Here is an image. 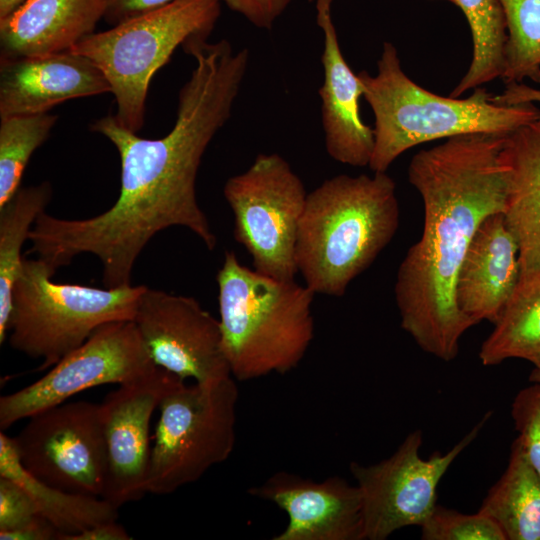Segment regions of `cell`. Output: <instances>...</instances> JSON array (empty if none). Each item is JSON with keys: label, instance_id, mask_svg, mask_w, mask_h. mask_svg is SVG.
Returning a JSON list of instances; mask_svg holds the SVG:
<instances>
[{"label": "cell", "instance_id": "1", "mask_svg": "<svg viewBox=\"0 0 540 540\" xmlns=\"http://www.w3.org/2000/svg\"><path fill=\"white\" fill-rule=\"evenodd\" d=\"M505 137H450L416 153L408 167L409 182L423 202L424 225L398 268L395 300L401 327L423 351L445 362L456 358L461 337L475 325L459 310L455 285L480 224L504 212Z\"/></svg>", "mask_w": 540, "mask_h": 540}, {"label": "cell", "instance_id": "2", "mask_svg": "<svg viewBox=\"0 0 540 540\" xmlns=\"http://www.w3.org/2000/svg\"><path fill=\"white\" fill-rule=\"evenodd\" d=\"M400 221L394 180L340 174L307 195L295 247L305 285L315 294L342 296L391 242Z\"/></svg>", "mask_w": 540, "mask_h": 540}, {"label": "cell", "instance_id": "3", "mask_svg": "<svg viewBox=\"0 0 540 540\" xmlns=\"http://www.w3.org/2000/svg\"><path fill=\"white\" fill-rule=\"evenodd\" d=\"M374 114L373 172H386L405 151L422 143L470 134L507 135L540 116L534 103L501 105L484 87L459 99L437 95L403 71L397 49L383 44L377 74H358Z\"/></svg>", "mask_w": 540, "mask_h": 540}, {"label": "cell", "instance_id": "4", "mask_svg": "<svg viewBox=\"0 0 540 540\" xmlns=\"http://www.w3.org/2000/svg\"><path fill=\"white\" fill-rule=\"evenodd\" d=\"M216 281L223 350L238 381L285 374L304 358L314 337L315 293L244 266L227 251Z\"/></svg>", "mask_w": 540, "mask_h": 540}, {"label": "cell", "instance_id": "5", "mask_svg": "<svg viewBox=\"0 0 540 540\" xmlns=\"http://www.w3.org/2000/svg\"><path fill=\"white\" fill-rule=\"evenodd\" d=\"M48 262L23 259L12 290L10 346L40 359L39 371L50 369L100 326L133 320L146 286L96 288L56 283Z\"/></svg>", "mask_w": 540, "mask_h": 540}, {"label": "cell", "instance_id": "6", "mask_svg": "<svg viewBox=\"0 0 540 540\" xmlns=\"http://www.w3.org/2000/svg\"><path fill=\"white\" fill-rule=\"evenodd\" d=\"M220 16L219 0H176L111 28L94 32L70 50L88 57L108 80L115 118L138 132L154 74L175 49L194 36H209Z\"/></svg>", "mask_w": 540, "mask_h": 540}, {"label": "cell", "instance_id": "7", "mask_svg": "<svg viewBox=\"0 0 540 540\" xmlns=\"http://www.w3.org/2000/svg\"><path fill=\"white\" fill-rule=\"evenodd\" d=\"M238 397L233 376L193 385L182 380L164 395L158 406L147 493L175 492L230 457Z\"/></svg>", "mask_w": 540, "mask_h": 540}, {"label": "cell", "instance_id": "8", "mask_svg": "<svg viewBox=\"0 0 540 540\" xmlns=\"http://www.w3.org/2000/svg\"><path fill=\"white\" fill-rule=\"evenodd\" d=\"M234 215V238L249 253L256 271L280 280L298 273L295 247L308 193L288 161L261 153L223 189Z\"/></svg>", "mask_w": 540, "mask_h": 540}, {"label": "cell", "instance_id": "9", "mask_svg": "<svg viewBox=\"0 0 540 540\" xmlns=\"http://www.w3.org/2000/svg\"><path fill=\"white\" fill-rule=\"evenodd\" d=\"M491 412L447 453L420 457V430L409 433L388 458L371 465L349 464L362 496L364 540H385L407 526H419L436 506L437 487L453 461L479 435Z\"/></svg>", "mask_w": 540, "mask_h": 540}, {"label": "cell", "instance_id": "10", "mask_svg": "<svg viewBox=\"0 0 540 540\" xmlns=\"http://www.w3.org/2000/svg\"><path fill=\"white\" fill-rule=\"evenodd\" d=\"M157 367L133 320L106 323L43 377L0 398L1 431L88 388L134 382Z\"/></svg>", "mask_w": 540, "mask_h": 540}, {"label": "cell", "instance_id": "11", "mask_svg": "<svg viewBox=\"0 0 540 540\" xmlns=\"http://www.w3.org/2000/svg\"><path fill=\"white\" fill-rule=\"evenodd\" d=\"M24 468L69 492L103 497L107 453L101 404L61 403L28 418L14 437Z\"/></svg>", "mask_w": 540, "mask_h": 540}, {"label": "cell", "instance_id": "12", "mask_svg": "<svg viewBox=\"0 0 540 540\" xmlns=\"http://www.w3.org/2000/svg\"><path fill=\"white\" fill-rule=\"evenodd\" d=\"M133 321L157 366L199 383L232 376L220 322L195 298L146 286Z\"/></svg>", "mask_w": 540, "mask_h": 540}, {"label": "cell", "instance_id": "13", "mask_svg": "<svg viewBox=\"0 0 540 540\" xmlns=\"http://www.w3.org/2000/svg\"><path fill=\"white\" fill-rule=\"evenodd\" d=\"M184 379L157 367L119 387L101 403L107 453L103 498L119 508L147 493L151 458L150 421L164 395Z\"/></svg>", "mask_w": 540, "mask_h": 540}, {"label": "cell", "instance_id": "14", "mask_svg": "<svg viewBox=\"0 0 540 540\" xmlns=\"http://www.w3.org/2000/svg\"><path fill=\"white\" fill-rule=\"evenodd\" d=\"M248 493L287 513L273 540H364L361 492L341 477L313 481L280 471Z\"/></svg>", "mask_w": 540, "mask_h": 540}, {"label": "cell", "instance_id": "15", "mask_svg": "<svg viewBox=\"0 0 540 540\" xmlns=\"http://www.w3.org/2000/svg\"><path fill=\"white\" fill-rule=\"evenodd\" d=\"M107 92L110 84L98 66L71 50L0 60V119Z\"/></svg>", "mask_w": 540, "mask_h": 540}, {"label": "cell", "instance_id": "16", "mask_svg": "<svg viewBox=\"0 0 540 540\" xmlns=\"http://www.w3.org/2000/svg\"><path fill=\"white\" fill-rule=\"evenodd\" d=\"M518 254L504 213L485 218L466 251L455 285L457 306L475 325L498 319L519 279Z\"/></svg>", "mask_w": 540, "mask_h": 540}, {"label": "cell", "instance_id": "17", "mask_svg": "<svg viewBox=\"0 0 540 540\" xmlns=\"http://www.w3.org/2000/svg\"><path fill=\"white\" fill-rule=\"evenodd\" d=\"M316 22L324 36L321 56L323 82L319 96L326 151L339 163L369 167L374 150V131L361 119V81L343 56L331 13L317 14Z\"/></svg>", "mask_w": 540, "mask_h": 540}, {"label": "cell", "instance_id": "18", "mask_svg": "<svg viewBox=\"0 0 540 540\" xmlns=\"http://www.w3.org/2000/svg\"><path fill=\"white\" fill-rule=\"evenodd\" d=\"M106 0H26L0 19V60L70 50L94 33Z\"/></svg>", "mask_w": 540, "mask_h": 540}, {"label": "cell", "instance_id": "19", "mask_svg": "<svg viewBox=\"0 0 540 540\" xmlns=\"http://www.w3.org/2000/svg\"><path fill=\"white\" fill-rule=\"evenodd\" d=\"M506 222L518 245L520 272L540 270V116L506 135Z\"/></svg>", "mask_w": 540, "mask_h": 540}, {"label": "cell", "instance_id": "20", "mask_svg": "<svg viewBox=\"0 0 540 540\" xmlns=\"http://www.w3.org/2000/svg\"><path fill=\"white\" fill-rule=\"evenodd\" d=\"M0 476L20 484L32 497L39 515L59 532V540L97 524L116 521L118 509L103 497L69 492L50 486L22 465L14 438L0 433Z\"/></svg>", "mask_w": 540, "mask_h": 540}, {"label": "cell", "instance_id": "21", "mask_svg": "<svg viewBox=\"0 0 540 540\" xmlns=\"http://www.w3.org/2000/svg\"><path fill=\"white\" fill-rule=\"evenodd\" d=\"M483 342L479 359L493 366L511 358L540 362V270L520 272L507 304Z\"/></svg>", "mask_w": 540, "mask_h": 540}, {"label": "cell", "instance_id": "22", "mask_svg": "<svg viewBox=\"0 0 540 540\" xmlns=\"http://www.w3.org/2000/svg\"><path fill=\"white\" fill-rule=\"evenodd\" d=\"M479 511L498 524L506 540H540V476L516 440L505 472Z\"/></svg>", "mask_w": 540, "mask_h": 540}, {"label": "cell", "instance_id": "23", "mask_svg": "<svg viewBox=\"0 0 540 540\" xmlns=\"http://www.w3.org/2000/svg\"><path fill=\"white\" fill-rule=\"evenodd\" d=\"M52 198L49 182L20 187L0 208V343L9 332L12 290L21 273V249L38 218Z\"/></svg>", "mask_w": 540, "mask_h": 540}, {"label": "cell", "instance_id": "24", "mask_svg": "<svg viewBox=\"0 0 540 540\" xmlns=\"http://www.w3.org/2000/svg\"><path fill=\"white\" fill-rule=\"evenodd\" d=\"M460 8L472 37L467 72L450 93L458 98L470 89L501 78L507 41L505 16L498 0H446Z\"/></svg>", "mask_w": 540, "mask_h": 540}, {"label": "cell", "instance_id": "25", "mask_svg": "<svg viewBox=\"0 0 540 540\" xmlns=\"http://www.w3.org/2000/svg\"><path fill=\"white\" fill-rule=\"evenodd\" d=\"M507 41L501 79L505 84L529 79L540 84V0H498Z\"/></svg>", "mask_w": 540, "mask_h": 540}, {"label": "cell", "instance_id": "26", "mask_svg": "<svg viewBox=\"0 0 540 540\" xmlns=\"http://www.w3.org/2000/svg\"><path fill=\"white\" fill-rule=\"evenodd\" d=\"M57 119L56 114L49 112L1 118L0 208L20 188L33 152L46 141Z\"/></svg>", "mask_w": 540, "mask_h": 540}, {"label": "cell", "instance_id": "27", "mask_svg": "<svg viewBox=\"0 0 540 540\" xmlns=\"http://www.w3.org/2000/svg\"><path fill=\"white\" fill-rule=\"evenodd\" d=\"M420 528L423 540H506L498 524L481 511L465 514L438 504Z\"/></svg>", "mask_w": 540, "mask_h": 540}, {"label": "cell", "instance_id": "28", "mask_svg": "<svg viewBox=\"0 0 540 540\" xmlns=\"http://www.w3.org/2000/svg\"><path fill=\"white\" fill-rule=\"evenodd\" d=\"M518 437L515 439L540 476V384L520 390L511 406Z\"/></svg>", "mask_w": 540, "mask_h": 540}, {"label": "cell", "instance_id": "29", "mask_svg": "<svg viewBox=\"0 0 540 540\" xmlns=\"http://www.w3.org/2000/svg\"><path fill=\"white\" fill-rule=\"evenodd\" d=\"M39 516L32 497L16 481L0 476V531L24 526Z\"/></svg>", "mask_w": 540, "mask_h": 540}, {"label": "cell", "instance_id": "30", "mask_svg": "<svg viewBox=\"0 0 540 540\" xmlns=\"http://www.w3.org/2000/svg\"><path fill=\"white\" fill-rule=\"evenodd\" d=\"M259 29H271L292 0H219Z\"/></svg>", "mask_w": 540, "mask_h": 540}, {"label": "cell", "instance_id": "31", "mask_svg": "<svg viewBox=\"0 0 540 540\" xmlns=\"http://www.w3.org/2000/svg\"><path fill=\"white\" fill-rule=\"evenodd\" d=\"M174 1L176 0H106L104 20L114 26Z\"/></svg>", "mask_w": 540, "mask_h": 540}, {"label": "cell", "instance_id": "32", "mask_svg": "<svg viewBox=\"0 0 540 540\" xmlns=\"http://www.w3.org/2000/svg\"><path fill=\"white\" fill-rule=\"evenodd\" d=\"M60 535V532L40 515L20 528L0 531L1 540H59Z\"/></svg>", "mask_w": 540, "mask_h": 540}, {"label": "cell", "instance_id": "33", "mask_svg": "<svg viewBox=\"0 0 540 540\" xmlns=\"http://www.w3.org/2000/svg\"><path fill=\"white\" fill-rule=\"evenodd\" d=\"M132 537L116 521L97 524L80 533L66 536L63 540H130Z\"/></svg>", "mask_w": 540, "mask_h": 540}, {"label": "cell", "instance_id": "34", "mask_svg": "<svg viewBox=\"0 0 540 540\" xmlns=\"http://www.w3.org/2000/svg\"><path fill=\"white\" fill-rule=\"evenodd\" d=\"M493 101L501 105L540 102V89L523 83H509L502 93L493 95Z\"/></svg>", "mask_w": 540, "mask_h": 540}, {"label": "cell", "instance_id": "35", "mask_svg": "<svg viewBox=\"0 0 540 540\" xmlns=\"http://www.w3.org/2000/svg\"><path fill=\"white\" fill-rule=\"evenodd\" d=\"M26 0H0V19L15 12Z\"/></svg>", "mask_w": 540, "mask_h": 540}, {"label": "cell", "instance_id": "36", "mask_svg": "<svg viewBox=\"0 0 540 540\" xmlns=\"http://www.w3.org/2000/svg\"><path fill=\"white\" fill-rule=\"evenodd\" d=\"M309 2H315L317 14L331 13V6L333 0H308Z\"/></svg>", "mask_w": 540, "mask_h": 540}, {"label": "cell", "instance_id": "37", "mask_svg": "<svg viewBox=\"0 0 540 540\" xmlns=\"http://www.w3.org/2000/svg\"><path fill=\"white\" fill-rule=\"evenodd\" d=\"M534 368L529 376V381L531 383H539L540 384V362L538 364L533 365Z\"/></svg>", "mask_w": 540, "mask_h": 540}]
</instances>
